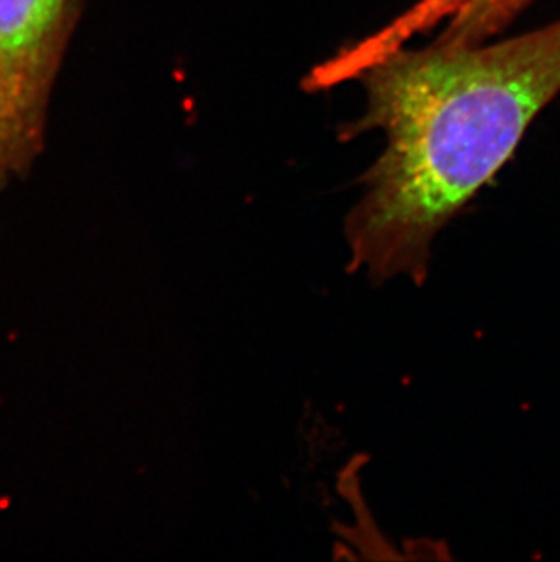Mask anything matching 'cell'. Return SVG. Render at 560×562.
Instances as JSON below:
<instances>
[{
    "mask_svg": "<svg viewBox=\"0 0 560 562\" xmlns=\"http://www.w3.org/2000/svg\"><path fill=\"white\" fill-rule=\"evenodd\" d=\"M366 108L351 133L387 146L346 221L349 270L421 284L439 229L493 181L560 93V19L497 43L393 49L355 77Z\"/></svg>",
    "mask_w": 560,
    "mask_h": 562,
    "instance_id": "cell-1",
    "label": "cell"
},
{
    "mask_svg": "<svg viewBox=\"0 0 560 562\" xmlns=\"http://www.w3.org/2000/svg\"><path fill=\"white\" fill-rule=\"evenodd\" d=\"M534 0H418L384 30L315 69L307 86L312 90L354 79L371 60L404 48L412 38L439 30V43H482L504 27Z\"/></svg>",
    "mask_w": 560,
    "mask_h": 562,
    "instance_id": "cell-2",
    "label": "cell"
},
{
    "mask_svg": "<svg viewBox=\"0 0 560 562\" xmlns=\"http://www.w3.org/2000/svg\"><path fill=\"white\" fill-rule=\"evenodd\" d=\"M66 0H0V154L32 123Z\"/></svg>",
    "mask_w": 560,
    "mask_h": 562,
    "instance_id": "cell-3",
    "label": "cell"
}]
</instances>
